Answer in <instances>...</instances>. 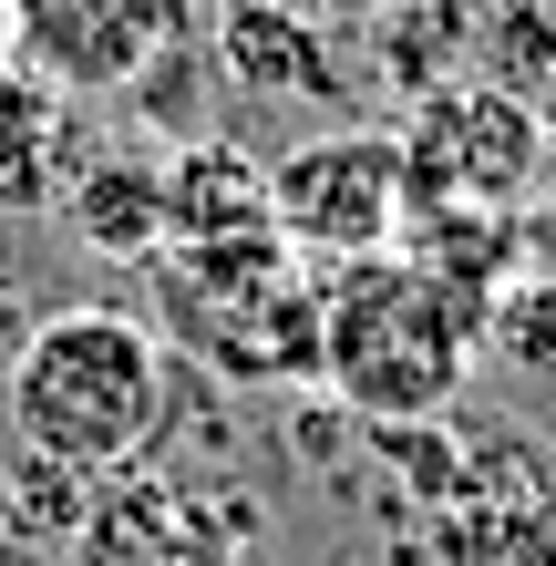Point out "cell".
Listing matches in <instances>:
<instances>
[{"instance_id":"6da1fadb","label":"cell","mask_w":556,"mask_h":566,"mask_svg":"<svg viewBox=\"0 0 556 566\" xmlns=\"http://www.w3.org/2000/svg\"><path fill=\"white\" fill-rule=\"evenodd\" d=\"M176 360L135 310H62L11 350V432L73 474H135L166 432Z\"/></svg>"},{"instance_id":"7a4b0ae2","label":"cell","mask_w":556,"mask_h":566,"mask_svg":"<svg viewBox=\"0 0 556 566\" xmlns=\"http://www.w3.org/2000/svg\"><path fill=\"white\" fill-rule=\"evenodd\" d=\"M484 310L453 298L412 248L350 258L319 289V381L350 422H433L464 391Z\"/></svg>"},{"instance_id":"3957f363","label":"cell","mask_w":556,"mask_h":566,"mask_svg":"<svg viewBox=\"0 0 556 566\" xmlns=\"http://www.w3.org/2000/svg\"><path fill=\"white\" fill-rule=\"evenodd\" d=\"M155 310L166 340L207 350L227 381H310L319 371V289L279 227L217 248H155Z\"/></svg>"},{"instance_id":"277c9868","label":"cell","mask_w":556,"mask_h":566,"mask_svg":"<svg viewBox=\"0 0 556 566\" xmlns=\"http://www.w3.org/2000/svg\"><path fill=\"white\" fill-rule=\"evenodd\" d=\"M412 196H402V135H371V124H340V135H310L269 165V227L289 238V258H381L402 238Z\"/></svg>"},{"instance_id":"5b68a950","label":"cell","mask_w":556,"mask_h":566,"mask_svg":"<svg viewBox=\"0 0 556 566\" xmlns=\"http://www.w3.org/2000/svg\"><path fill=\"white\" fill-rule=\"evenodd\" d=\"M196 42V0H11V62L52 93H124Z\"/></svg>"},{"instance_id":"8992f818","label":"cell","mask_w":556,"mask_h":566,"mask_svg":"<svg viewBox=\"0 0 556 566\" xmlns=\"http://www.w3.org/2000/svg\"><path fill=\"white\" fill-rule=\"evenodd\" d=\"M536 165H546V135H536V114L515 93H422V114L402 124L412 217H433V207H515Z\"/></svg>"},{"instance_id":"52a82bcc","label":"cell","mask_w":556,"mask_h":566,"mask_svg":"<svg viewBox=\"0 0 556 566\" xmlns=\"http://www.w3.org/2000/svg\"><path fill=\"white\" fill-rule=\"evenodd\" d=\"M433 566H556V484L526 432L464 422V484L433 515Z\"/></svg>"},{"instance_id":"ba28073f","label":"cell","mask_w":556,"mask_h":566,"mask_svg":"<svg viewBox=\"0 0 556 566\" xmlns=\"http://www.w3.org/2000/svg\"><path fill=\"white\" fill-rule=\"evenodd\" d=\"M269 227V165H248L238 145L186 135L166 155V248H217Z\"/></svg>"},{"instance_id":"9c48e42d","label":"cell","mask_w":556,"mask_h":566,"mask_svg":"<svg viewBox=\"0 0 556 566\" xmlns=\"http://www.w3.org/2000/svg\"><path fill=\"white\" fill-rule=\"evenodd\" d=\"M62 227L93 258H155L166 248V155H93L62 186Z\"/></svg>"},{"instance_id":"30bf717a","label":"cell","mask_w":556,"mask_h":566,"mask_svg":"<svg viewBox=\"0 0 556 566\" xmlns=\"http://www.w3.org/2000/svg\"><path fill=\"white\" fill-rule=\"evenodd\" d=\"M62 93L21 62H0V207H62Z\"/></svg>"},{"instance_id":"8fae6325","label":"cell","mask_w":556,"mask_h":566,"mask_svg":"<svg viewBox=\"0 0 556 566\" xmlns=\"http://www.w3.org/2000/svg\"><path fill=\"white\" fill-rule=\"evenodd\" d=\"M93 494H104V474H73V463H52V453L21 443L11 474H0V525H11L21 546H42V556H73Z\"/></svg>"},{"instance_id":"7c38bea8","label":"cell","mask_w":556,"mask_h":566,"mask_svg":"<svg viewBox=\"0 0 556 566\" xmlns=\"http://www.w3.org/2000/svg\"><path fill=\"white\" fill-rule=\"evenodd\" d=\"M217 52H227V73H248V93H300V83L319 93V83H331L310 21L300 11H269V0H238V11L217 21Z\"/></svg>"},{"instance_id":"4fadbf2b","label":"cell","mask_w":556,"mask_h":566,"mask_svg":"<svg viewBox=\"0 0 556 566\" xmlns=\"http://www.w3.org/2000/svg\"><path fill=\"white\" fill-rule=\"evenodd\" d=\"M361 443L391 463V484H402V505L422 515H443L453 505V484H464V422H361Z\"/></svg>"},{"instance_id":"5bb4252c","label":"cell","mask_w":556,"mask_h":566,"mask_svg":"<svg viewBox=\"0 0 556 566\" xmlns=\"http://www.w3.org/2000/svg\"><path fill=\"white\" fill-rule=\"evenodd\" d=\"M484 340H495L505 371H556V279H505L495 310H484Z\"/></svg>"},{"instance_id":"9a60e30c","label":"cell","mask_w":556,"mask_h":566,"mask_svg":"<svg viewBox=\"0 0 556 566\" xmlns=\"http://www.w3.org/2000/svg\"><path fill=\"white\" fill-rule=\"evenodd\" d=\"M526 258H536V279H556V217H536V227H526Z\"/></svg>"},{"instance_id":"2e32d148","label":"cell","mask_w":556,"mask_h":566,"mask_svg":"<svg viewBox=\"0 0 556 566\" xmlns=\"http://www.w3.org/2000/svg\"><path fill=\"white\" fill-rule=\"evenodd\" d=\"M0 566H52V556H42V546H21L11 525H0Z\"/></svg>"},{"instance_id":"e0dca14e","label":"cell","mask_w":556,"mask_h":566,"mask_svg":"<svg viewBox=\"0 0 556 566\" xmlns=\"http://www.w3.org/2000/svg\"><path fill=\"white\" fill-rule=\"evenodd\" d=\"M0 62H11V0H0Z\"/></svg>"}]
</instances>
